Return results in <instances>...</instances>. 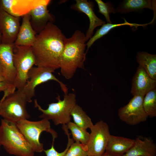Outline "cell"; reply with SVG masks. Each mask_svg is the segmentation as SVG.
<instances>
[{"label":"cell","mask_w":156,"mask_h":156,"mask_svg":"<svg viewBox=\"0 0 156 156\" xmlns=\"http://www.w3.org/2000/svg\"><path fill=\"white\" fill-rule=\"evenodd\" d=\"M66 37L53 23L49 22L37 34L31 46L36 66L55 70L60 68V58Z\"/></svg>","instance_id":"6da1fadb"},{"label":"cell","mask_w":156,"mask_h":156,"mask_svg":"<svg viewBox=\"0 0 156 156\" xmlns=\"http://www.w3.org/2000/svg\"><path fill=\"white\" fill-rule=\"evenodd\" d=\"M86 42L85 35L78 30L70 38L64 39L60 68L62 75L66 79L72 78L77 69L84 68Z\"/></svg>","instance_id":"7a4b0ae2"},{"label":"cell","mask_w":156,"mask_h":156,"mask_svg":"<svg viewBox=\"0 0 156 156\" xmlns=\"http://www.w3.org/2000/svg\"><path fill=\"white\" fill-rule=\"evenodd\" d=\"M0 144L9 154L16 156H34V151L16 123L2 119Z\"/></svg>","instance_id":"3957f363"},{"label":"cell","mask_w":156,"mask_h":156,"mask_svg":"<svg viewBox=\"0 0 156 156\" xmlns=\"http://www.w3.org/2000/svg\"><path fill=\"white\" fill-rule=\"evenodd\" d=\"M76 98L73 93L65 94L62 100L58 95L56 98L57 102L49 104L46 109H43L35 99L34 107L42 113L39 118L51 120L56 125H66L70 121L71 112L77 104Z\"/></svg>","instance_id":"277c9868"},{"label":"cell","mask_w":156,"mask_h":156,"mask_svg":"<svg viewBox=\"0 0 156 156\" xmlns=\"http://www.w3.org/2000/svg\"><path fill=\"white\" fill-rule=\"evenodd\" d=\"M28 102L22 89L7 95L0 101V116L3 119L16 123L30 117L26 108Z\"/></svg>","instance_id":"5b68a950"},{"label":"cell","mask_w":156,"mask_h":156,"mask_svg":"<svg viewBox=\"0 0 156 156\" xmlns=\"http://www.w3.org/2000/svg\"><path fill=\"white\" fill-rule=\"evenodd\" d=\"M16 124L35 152L41 153L44 150L43 144L39 140L42 132L45 131L50 133L54 142L58 136L57 133L51 128L49 120L45 119L36 121L23 119L18 121Z\"/></svg>","instance_id":"8992f818"},{"label":"cell","mask_w":156,"mask_h":156,"mask_svg":"<svg viewBox=\"0 0 156 156\" xmlns=\"http://www.w3.org/2000/svg\"><path fill=\"white\" fill-rule=\"evenodd\" d=\"M35 62L31 46L14 44L13 63L16 73L14 86L15 89H22L25 86L28 80V73Z\"/></svg>","instance_id":"52a82bcc"},{"label":"cell","mask_w":156,"mask_h":156,"mask_svg":"<svg viewBox=\"0 0 156 156\" xmlns=\"http://www.w3.org/2000/svg\"><path fill=\"white\" fill-rule=\"evenodd\" d=\"M54 72L51 69L38 66L31 68L28 75V80H29L22 89L28 102H32V98L35 96V88L38 85L50 80L58 83L64 94L68 93L66 86L55 76L53 73Z\"/></svg>","instance_id":"ba28073f"},{"label":"cell","mask_w":156,"mask_h":156,"mask_svg":"<svg viewBox=\"0 0 156 156\" xmlns=\"http://www.w3.org/2000/svg\"><path fill=\"white\" fill-rule=\"evenodd\" d=\"M91 133L86 145L88 156H101L105 153L111 134L108 125L102 120L90 129Z\"/></svg>","instance_id":"9c48e42d"},{"label":"cell","mask_w":156,"mask_h":156,"mask_svg":"<svg viewBox=\"0 0 156 156\" xmlns=\"http://www.w3.org/2000/svg\"><path fill=\"white\" fill-rule=\"evenodd\" d=\"M144 97L141 95L133 96L128 104L119 108L118 116L120 119L131 125L146 121L148 116L143 106Z\"/></svg>","instance_id":"30bf717a"},{"label":"cell","mask_w":156,"mask_h":156,"mask_svg":"<svg viewBox=\"0 0 156 156\" xmlns=\"http://www.w3.org/2000/svg\"><path fill=\"white\" fill-rule=\"evenodd\" d=\"M20 17L12 16L0 7L1 43L14 45L20 29Z\"/></svg>","instance_id":"8fae6325"},{"label":"cell","mask_w":156,"mask_h":156,"mask_svg":"<svg viewBox=\"0 0 156 156\" xmlns=\"http://www.w3.org/2000/svg\"><path fill=\"white\" fill-rule=\"evenodd\" d=\"M156 89V80L151 78L145 70L139 65L131 80L130 92L133 96H144L149 91Z\"/></svg>","instance_id":"7c38bea8"},{"label":"cell","mask_w":156,"mask_h":156,"mask_svg":"<svg viewBox=\"0 0 156 156\" xmlns=\"http://www.w3.org/2000/svg\"><path fill=\"white\" fill-rule=\"evenodd\" d=\"M51 0L44 2L32 9L29 13L31 25L37 34L42 30L49 22L53 23L55 20L53 15L50 13L47 7Z\"/></svg>","instance_id":"4fadbf2b"},{"label":"cell","mask_w":156,"mask_h":156,"mask_svg":"<svg viewBox=\"0 0 156 156\" xmlns=\"http://www.w3.org/2000/svg\"><path fill=\"white\" fill-rule=\"evenodd\" d=\"M45 0H0V7L8 13L15 16H23Z\"/></svg>","instance_id":"5bb4252c"},{"label":"cell","mask_w":156,"mask_h":156,"mask_svg":"<svg viewBox=\"0 0 156 156\" xmlns=\"http://www.w3.org/2000/svg\"><path fill=\"white\" fill-rule=\"evenodd\" d=\"M76 3L71 6V8L84 13L89 19V26L85 35L86 42L92 36L94 29L105 24V22L99 18L95 14L93 2L87 0H76Z\"/></svg>","instance_id":"9a60e30c"},{"label":"cell","mask_w":156,"mask_h":156,"mask_svg":"<svg viewBox=\"0 0 156 156\" xmlns=\"http://www.w3.org/2000/svg\"><path fill=\"white\" fill-rule=\"evenodd\" d=\"M14 45L0 44V63L3 68L5 81L15 89L14 83L16 73L13 63Z\"/></svg>","instance_id":"2e32d148"},{"label":"cell","mask_w":156,"mask_h":156,"mask_svg":"<svg viewBox=\"0 0 156 156\" xmlns=\"http://www.w3.org/2000/svg\"><path fill=\"white\" fill-rule=\"evenodd\" d=\"M122 156H156V146L150 138L138 136L132 147Z\"/></svg>","instance_id":"e0dca14e"},{"label":"cell","mask_w":156,"mask_h":156,"mask_svg":"<svg viewBox=\"0 0 156 156\" xmlns=\"http://www.w3.org/2000/svg\"><path fill=\"white\" fill-rule=\"evenodd\" d=\"M134 139L111 135L105 153L113 156H122L133 146Z\"/></svg>","instance_id":"ac0fdd59"},{"label":"cell","mask_w":156,"mask_h":156,"mask_svg":"<svg viewBox=\"0 0 156 156\" xmlns=\"http://www.w3.org/2000/svg\"><path fill=\"white\" fill-rule=\"evenodd\" d=\"M29 14L23 16L22 23L14 44L16 45L32 46L37 34L30 23Z\"/></svg>","instance_id":"d6986e66"},{"label":"cell","mask_w":156,"mask_h":156,"mask_svg":"<svg viewBox=\"0 0 156 156\" xmlns=\"http://www.w3.org/2000/svg\"><path fill=\"white\" fill-rule=\"evenodd\" d=\"M155 1L150 0H125L116 8V13L126 14L137 12L144 8L155 10Z\"/></svg>","instance_id":"ffe728a7"},{"label":"cell","mask_w":156,"mask_h":156,"mask_svg":"<svg viewBox=\"0 0 156 156\" xmlns=\"http://www.w3.org/2000/svg\"><path fill=\"white\" fill-rule=\"evenodd\" d=\"M136 60L150 77L156 80V55L145 51L137 53Z\"/></svg>","instance_id":"44dd1931"},{"label":"cell","mask_w":156,"mask_h":156,"mask_svg":"<svg viewBox=\"0 0 156 156\" xmlns=\"http://www.w3.org/2000/svg\"><path fill=\"white\" fill-rule=\"evenodd\" d=\"M124 21L125 22L123 23L117 24L107 23L102 25L99 29L97 30L94 35L90 39L86 44V45L87 46V49L86 52V53L95 41L107 34L111 30L115 27L123 25H129L131 27H134L136 28L139 26L145 27L147 25L152 23V22H151L148 23L140 24L129 23L125 19Z\"/></svg>","instance_id":"7402d4cb"},{"label":"cell","mask_w":156,"mask_h":156,"mask_svg":"<svg viewBox=\"0 0 156 156\" xmlns=\"http://www.w3.org/2000/svg\"><path fill=\"white\" fill-rule=\"evenodd\" d=\"M70 116L73 117L74 123L84 129H90L93 125L90 118L77 104L72 111Z\"/></svg>","instance_id":"603a6c76"},{"label":"cell","mask_w":156,"mask_h":156,"mask_svg":"<svg viewBox=\"0 0 156 156\" xmlns=\"http://www.w3.org/2000/svg\"><path fill=\"white\" fill-rule=\"evenodd\" d=\"M66 126L68 129L70 131L74 141L84 145L87 144L89 140L90 133L86 130L79 127L71 121L66 125Z\"/></svg>","instance_id":"cb8c5ba5"},{"label":"cell","mask_w":156,"mask_h":156,"mask_svg":"<svg viewBox=\"0 0 156 156\" xmlns=\"http://www.w3.org/2000/svg\"><path fill=\"white\" fill-rule=\"evenodd\" d=\"M143 104L144 110L148 117L152 118L156 116V89L145 95Z\"/></svg>","instance_id":"d4e9b609"},{"label":"cell","mask_w":156,"mask_h":156,"mask_svg":"<svg viewBox=\"0 0 156 156\" xmlns=\"http://www.w3.org/2000/svg\"><path fill=\"white\" fill-rule=\"evenodd\" d=\"M98 4L99 9V12L103 15L105 17L107 23H112L110 18L109 14H115L116 8L111 2L105 3L101 0H95Z\"/></svg>","instance_id":"484cf974"},{"label":"cell","mask_w":156,"mask_h":156,"mask_svg":"<svg viewBox=\"0 0 156 156\" xmlns=\"http://www.w3.org/2000/svg\"><path fill=\"white\" fill-rule=\"evenodd\" d=\"M74 142L70 145L65 156H88L86 145Z\"/></svg>","instance_id":"4316f807"},{"label":"cell","mask_w":156,"mask_h":156,"mask_svg":"<svg viewBox=\"0 0 156 156\" xmlns=\"http://www.w3.org/2000/svg\"><path fill=\"white\" fill-rule=\"evenodd\" d=\"M65 133L67 135L68 139V142L66 149L61 152H59L55 149L54 146V142H52L51 148L44 151L46 156H65L68 149L72 143L74 142L72 138H71L68 131H65Z\"/></svg>","instance_id":"83f0119b"},{"label":"cell","mask_w":156,"mask_h":156,"mask_svg":"<svg viewBox=\"0 0 156 156\" xmlns=\"http://www.w3.org/2000/svg\"><path fill=\"white\" fill-rule=\"evenodd\" d=\"M15 91V89L6 81L0 82V92H4V96L5 97Z\"/></svg>","instance_id":"f1b7e54d"},{"label":"cell","mask_w":156,"mask_h":156,"mask_svg":"<svg viewBox=\"0 0 156 156\" xmlns=\"http://www.w3.org/2000/svg\"><path fill=\"white\" fill-rule=\"evenodd\" d=\"M3 72L2 66L0 63V76L3 77Z\"/></svg>","instance_id":"f546056e"},{"label":"cell","mask_w":156,"mask_h":156,"mask_svg":"<svg viewBox=\"0 0 156 156\" xmlns=\"http://www.w3.org/2000/svg\"><path fill=\"white\" fill-rule=\"evenodd\" d=\"M5 81V80L4 77L2 76H0V82Z\"/></svg>","instance_id":"4dcf8cb0"},{"label":"cell","mask_w":156,"mask_h":156,"mask_svg":"<svg viewBox=\"0 0 156 156\" xmlns=\"http://www.w3.org/2000/svg\"><path fill=\"white\" fill-rule=\"evenodd\" d=\"M101 156H112V155H110L108 154H107L104 153Z\"/></svg>","instance_id":"1f68e13d"},{"label":"cell","mask_w":156,"mask_h":156,"mask_svg":"<svg viewBox=\"0 0 156 156\" xmlns=\"http://www.w3.org/2000/svg\"><path fill=\"white\" fill-rule=\"evenodd\" d=\"M1 35L0 32V44L1 43Z\"/></svg>","instance_id":"d6a6232c"},{"label":"cell","mask_w":156,"mask_h":156,"mask_svg":"<svg viewBox=\"0 0 156 156\" xmlns=\"http://www.w3.org/2000/svg\"><path fill=\"white\" fill-rule=\"evenodd\" d=\"M1 144H0V147H1Z\"/></svg>","instance_id":"836d02e7"}]
</instances>
